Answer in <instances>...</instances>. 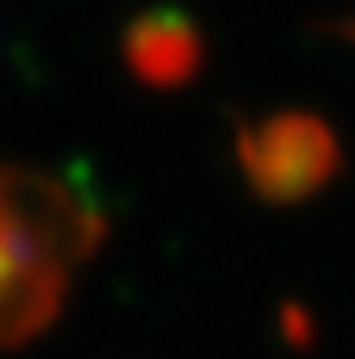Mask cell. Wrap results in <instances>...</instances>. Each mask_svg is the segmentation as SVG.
Segmentation results:
<instances>
[{"instance_id": "7a4b0ae2", "label": "cell", "mask_w": 355, "mask_h": 359, "mask_svg": "<svg viewBox=\"0 0 355 359\" xmlns=\"http://www.w3.org/2000/svg\"><path fill=\"white\" fill-rule=\"evenodd\" d=\"M244 163L265 193L291 197V193H308L326 180V171L334 167V142L321 124L283 116L248 133Z\"/></svg>"}, {"instance_id": "6da1fadb", "label": "cell", "mask_w": 355, "mask_h": 359, "mask_svg": "<svg viewBox=\"0 0 355 359\" xmlns=\"http://www.w3.org/2000/svg\"><path fill=\"white\" fill-rule=\"evenodd\" d=\"M99 240L103 218L65 180L0 163V346L56 321Z\"/></svg>"}]
</instances>
